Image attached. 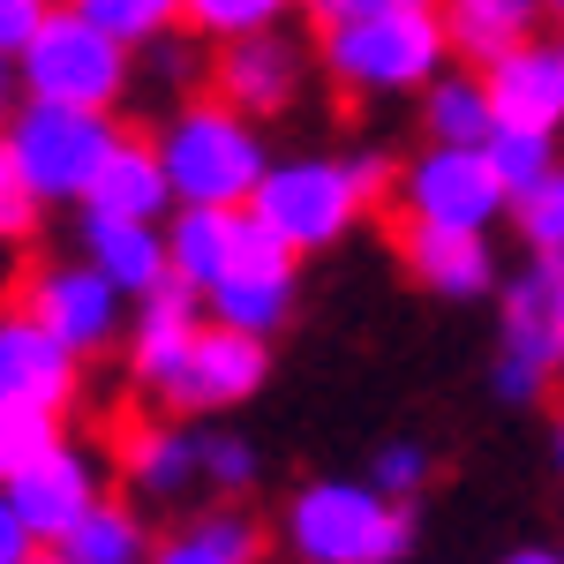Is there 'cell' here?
I'll return each mask as SVG.
<instances>
[{
	"label": "cell",
	"mask_w": 564,
	"mask_h": 564,
	"mask_svg": "<svg viewBox=\"0 0 564 564\" xmlns=\"http://www.w3.org/2000/svg\"><path fill=\"white\" fill-rule=\"evenodd\" d=\"M414 121H422V151H481L489 143V98H481V76L467 68H444L422 98H414Z\"/></svg>",
	"instance_id": "cell-23"
},
{
	"label": "cell",
	"mask_w": 564,
	"mask_h": 564,
	"mask_svg": "<svg viewBox=\"0 0 564 564\" xmlns=\"http://www.w3.org/2000/svg\"><path fill=\"white\" fill-rule=\"evenodd\" d=\"M204 332V302L188 286H159L129 308V339H121V361H129V391L143 399V414H166V399L181 384V361Z\"/></svg>",
	"instance_id": "cell-14"
},
{
	"label": "cell",
	"mask_w": 564,
	"mask_h": 564,
	"mask_svg": "<svg viewBox=\"0 0 564 564\" xmlns=\"http://www.w3.org/2000/svg\"><path fill=\"white\" fill-rule=\"evenodd\" d=\"M196 481L212 505H249L263 481V452L234 430H196Z\"/></svg>",
	"instance_id": "cell-28"
},
{
	"label": "cell",
	"mask_w": 564,
	"mask_h": 564,
	"mask_svg": "<svg viewBox=\"0 0 564 564\" xmlns=\"http://www.w3.org/2000/svg\"><path fill=\"white\" fill-rule=\"evenodd\" d=\"M15 90L23 106H68V113H106L129 98V53L106 45L90 23H76V8H45V23L31 45L15 53Z\"/></svg>",
	"instance_id": "cell-4"
},
{
	"label": "cell",
	"mask_w": 564,
	"mask_h": 564,
	"mask_svg": "<svg viewBox=\"0 0 564 564\" xmlns=\"http://www.w3.org/2000/svg\"><path fill=\"white\" fill-rule=\"evenodd\" d=\"M121 121L106 113H68V106H15L8 129H0V159L15 166V181L31 188V204L53 212V204H84L90 174L106 166Z\"/></svg>",
	"instance_id": "cell-6"
},
{
	"label": "cell",
	"mask_w": 564,
	"mask_h": 564,
	"mask_svg": "<svg viewBox=\"0 0 564 564\" xmlns=\"http://www.w3.org/2000/svg\"><path fill=\"white\" fill-rule=\"evenodd\" d=\"M159 249H166V279L204 302V286H212L218 271H226V257H234V212H166Z\"/></svg>",
	"instance_id": "cell-24"
},
{
	"label": "cell",
	"mask_w": 564,
	"mask_h": 564,
	"mask_svg": "<svg viewBox=\"0 0 564 564\" xmlns=\"http://www.w3.org/2000/svg\"><path fill=\"white\" fill-rule=\"evenodd\" d=\"M143 135H151V159L166 174L174 212H249L263 166H271L263 129L226 113L212 90L181 98L174 113H159V129H143Z\"/></svg>",
	"instance_id": "cell-2"
},
{
	"label": "cell",
	"mask_w": 564,
	"mask_h": 564,
	"mask_svg": "<svg viewBox=\"0 0 564 564\" xmlns=\"http://www.w3.org/2000/svg\"><path fill=\"white\" fill-rule=\"evenodd\" d=\"M505 218L520 226V241H527V257H534V263H557L564 257V174L542 181L534 196H520Z\"/></svg>",
	"instance_id": "cell-33"
},
{
	"label": "cell",
	"mask_w": 564,
	"mask_h": 564,
	"mask_svg": "<svg viewBox=\"0 0 564 564\" xmlns=\"http://www.w3.org/2000/svg\"><path fill=\"white\" fill-rule=\"evenodd\" d=\"M294 302H302V263L286 257L249 212H234V257H226V271L204 286L212 332H234V339L271 347V339L294 324Z\"/></svg>",
	"instance_id": "cell-8"
},
{
	"label": "cell",
	"mask_w": 564,
	"mask_h": 564,
	"mask_svg": "<svg viewBox=\"0 0 564 564\" xmlns=\"http://www.w3.org/2000/svg\"><path fill=\"white\" fill-rule=\"evenodd\" d=\"M308 68L347 98H422L452 53L430 0H324L308 15Z\"/></svg>",
	"instance_id": "cell-1"
},
{
	"label": "cell",
	"mask_w": 564,
	"mask_h": 564,
	"mask_svg": "<svg viewBox=\"0 0 564 564\" xmlns=\"http://www.w3.org/2000/svg\"><path fill=\"white\" fill-rule=\"evenodd\" d=\"M151 542H159V534H151V520L106 489L84 520L61 534V550H53V557H61V564H143V557H151Z\"/></svg>",
	"instance_id": "cell-25"
},
{
	"label": "cell",
	"mask_w": 564,
	"mask_h": 564,
	"mask_svg": "<svg viewBox=\"0 0 564 564\" xmlns=\"http://www.w3.org/2000/svg\"><path fill=\"white\" fill-rule=\"evenodd\" d=\"M31 564H61V557H53V550H39V557H31Z\"/></svg>",
	"instance_id": "cell-39"
},
{
	"label": "cell",
	"mask_w": 564,
	"mask_h": 564,
	"mask_svg": "<svg viewBox=\"0 0 564 564\" xmlns=\"http://www.w3.org/2000/svg\"><path fill=\"white\" fill-rule=\"evenodd\" d=\"M391 218L414 234H475L489 241V226L505 218V188L489 181L481 151H414L391 174Z\"/></svg>",
	"instance_id": "cell-10"
},
{
	"label": "cell",
	"mask_w": 564,
	"mask_h": 564,
	"mask_svg": "<svg viewBox=\"0 0 564 564\" xmlns=\"http://www.w3.org/2000/svg\"><path fill=\"white\" fill-rule=\"evenodd\" d=\"M76 23H90L121 53H143L151 39H166L181 23V0H76Z\"/></svg>",
	"instance_id": "cell-29"
},
{
	"label": "cell",
	"mask_w": 564,
	"mask_h": 564,
	"mask_svg": "<svg viewBox=\"0 0 564 564\" xmlns=\"http://www.w3.org/2000/svg\"><path fill=\"white\" fill-rule=\"evenodd\" d=\"M76 212L121 218V226H166L174 196H166L159 159H151V135H143V129H121V135H113V151H106V166L90 174V188H84V204H76Z\"/></svg>",
	"instance_id": "cell-18"
},
{
	"label": "cell",
	"mask_w": 564,
	"mask_h": 564,
	"mask_svg": "<svg viewBox=\"0 0 564 564\" xmlns=\"http://www.w3.org/2000/svg\"><path fill=\"white\" fill-rule=\"evenodd\" d=\"M113 475H121V505H135L143 520L151 512H181L188 497H204L196 481V422H174V414H135L121 444H113Z\"/></svg>",
	"instance_id": "cell-13"
},
{
	"label": "cell",
	"mask_w": 564,
	"mask_h": 564,
	"mask_svg": "<svg viewBox=\"0 0 564 564\" xmlns=\"http://www.w3.org/2000/svg\"><path fill=\"white\" fill-rule=\"evenodd\" d=\"M39 23H45L39 0H0V61H8V68H15V53L31 45V31H39Z\"/></svg>",
	"instance_id": "cell-35"
},
{
	"label": "cell",
	"mask_w": 564,
	"mask_h": 564,
	"mask_svg": "<svg viewBox=\"0 0 564 564\" xmlns=\"http://www.w3.org/2000/svg\"><path fill=\"white\" fill-rule=\"evenodd\" d=\"M279 534L294 564H406L414 557V512L369 497L361 481L324 475L302 481L279 512Z\"/></svg>",
	"instance_id": "cell-3"
},
{
	"label": "cell",
	"mask_w": 564,
	"mask_h": 564,
	"mask_svg": "<svg viewBox=\"0 0 564 564\" xmlns=\"http://www.w3.org/2000/svg\"><path fill=\"white\" fill-rule=\"evenodd\" d=\"M436 23H444L452 68H467V76L497 68L527 39H542V8L534 0H452V8H436Z\"/></svg>",
	"instance_id": "cell-20"
},
{
	"label": "cell",
	"mask_w": 564,
	"mask_h": 564,
	"mask_svg": "<svg viewBox=\"0 0 564 564\" xmlns=\"http://www.w3.org/2000/svg\"><path fill=\"white\" fill-rule=\"evenodd\" d=\"M436 481V452L422 444V436H391L384 452L369 459V497H384V505H399V512H414V497Z\"/></svg>",
	"instance_id": "cell-30"
},
{
	"label": "cell",
	"mask_w": 564,
	"mask_h": 564,
	"mask_svg": "<svg viewBox=\"0 0 564 564\" xmlns=\"http://www.w3.org/2000/svg\"><path fill=\"white\" fill-rule=\"evenodd\" d=\"M302 84H308V39L286 31V23H271L257 39L212 45V61H204V90L226 113H241L249 129L271 121V113H286L302 98Z\"/></svg>",
	"instance_id": "cell-11"
},
{
	"label": "cell",
	"mask_w": 564,
	"mask_h": 564,
	"mask_svg": "<svg viewBox=\"0 0 564 564\" xmlns=\"http://www.w3.org/2000/svg\"><path fill=\"white\" fill-rule=\"evenodd\" d=\"M98 497H106V459L90 452L84 436H61L39 467H23V475L0 489V505L15 512L31 550H61V534L84 520Z\"/></svg>",
	"instance_id": "cell-12"
},
{
	"label": "cell",
	"mask_w": 564,
	"mask_h": 564,
	"mask_svg": "<svg viewBox=\"0 0 564 564\" xmlns=\"http://www.w3.org/2000/svg\"><path fill=\"white\" fill-rule=\"evenodd\" d=\"M61 436H68V422H53V414H39V406H8V399H0V489L23 475V467H39Z\"/></svg>",
	"instance_id": "cell-32"
},
{
	"label": "cell",
	"mask_w": 564,
	"mask_h": 564,
	"mask_svg": "<svg viewBox=\"0 0 564 564\" xmlns=\"http://www.w3.org/2000/svg\"><path fill=\"white\" fill-rule=\"evenodd\" d=\"M76 263H90L121 302H143L166 286V249H159V226H121V218H90L76 212Z\"/></svg>",
	"instance_id": "cell-19"
},
{
	"label": "cell",
	"mask_w": 564,
	"mask_h": 564,
	"mask_svg": "<svg viewBox=\"0 0 564 564\" xmlns=\"http://www.w3.org/2000/svg\"><path fill=\"white\" fill-rule=\"evenodd\" d=\"M15 308H23V316H31L68 361H84V369H90V361H106V354H121V339H129V302H121L90 263H68V257L31 263Z\"/></svg>",
	"instance_id": "cell-9"
},
{
	"label": "cell",
	"mask_w": 564,
	"mask_h": 564,
	"mask_svg": "<svg viewBox=\"0 0 564 564\" xmlns=\"http://www.w3.org/2000/svg\"><path fill=\"white\" fill-rule=\"evenodd\" d=\"M399 263L414 271V286H430L444 302H475V294L497 286V257L475 234H414V226H399Z\"/></svg>",
	"instance_id": "cell-21"
},
{
	"label": "cell",
	"mask_w": 564,
	"mask_h": 564,
	"mask_svg": "<svg viewBox=\"0 0 564 564\" xmlns=\"http://www.w3.org/2000/svg\"><path fill=\"white\" fill-rule=\"evenodd\" d=\"M361 212H369V196H361L347 159H271L257 196H249V218L294 263L332 249V241H347Z\"/></svg>",
	"instance_id": "cell-5"
},
{
	"label": "cell",
	"mask_w": 564,
	"mask_h": 564,
	"mask_svg": "<svg viewBox=\"0 0 564 564\" xmlns=\"http://www.w3.org/2000/svg\"><path fill=\"white\" fill-rule=\"evenodd\" d=\"M15 106H23V90H15V68L0 61V129H8V113H15Z\"/></svg>",
	"instance_id": "cell-37"
},
{
	"label": "cell",
	"mask_w": 564,
	"mask_h": 564,
	"mask_svg": "<svg viewBox=\"0 0 564 564\" xmlns=\"http://www.w3.org/2000/svg\"><path fill=\"white\" fill-rule=\"evenodd\" d=\"M271 377V347L257 339H234V332H196V347L181 361V384L166 399V414L174 422H196V414H234V406H249Z\"/></svg>",
	"instance_id": "cell-15"
},
{
	"label": "cell",
	"mask_w": 564,
	"mask_h": 564,
	"mask_svg": "<svg viewBox=\"0 0 564 564\" xmlns=\"http://www.w3.org/2000/svg\"><path fill=\"white\" fill-rule=\"evenodd\" d=\"M0 399L39 406L53 422H68L76 399H84V361H68L15 302H0Z\"/></svg>",
	"instance_id": "cell-16"
},
{
	"label": "cell",
	"mask_w": 564,
	"mask_h": 564,
	"mask_svg": "<svg viewBox=\"0 0 564 564\" xmlns=\"http://www.w3.org/2000/svg\"><path fill=\"white\" fill-rule=\"evenodd\" d=\"M39 226H45V212L31 204V188L15 181V166L0 159V249H31Z\"/></svg>",
	"instance_id": "cell-34"
},
{
	"label": "cell",
	"mask_w": 564,
	"mask_h": 564,
	"mask_svg": "<svg viewBox=\"0 0 564 564\" xmlns=\"http://www.w3.org/2000/svg\"><path fill=\"white\" fill-rule=\"evenodd\" d=\"M564 361V263H534L505 279V332L489 354V391L505 406H534L550 399Z\"/></svg>",
	"instance_id": "cell-7"
},
{
	"label": "cell",
	"mask_w": 564,
	"mask_h": 564,
	"mask_svg": "<svg viewBox=\"0 0 564 564\" xmlns=\"http://www.w3.org/2000/svg\"><path fill=\"white\" fill-rule=\"evenodd\" d=\"M481 166H489V181L505 188V212L520 204V196H534L542 181H557V135H527V129H489V143H481Z\"/></svg>",
	"instance_id": "cell-27"
},
{
	"label": "cell",
	"mask_w": 564,
	"mask_h": 564,
	"mask_svg": "<svg viewBox=\"0 0 564 564\" xmlns=\"http://www.w3.org/2000/svg\"><path fill=\"white\" fill-rule=\"evenodd\" d=\"M31 557H39V550L23 542V527H15V512L0 505V564H31Z\"/></svg>",
	"instance_id": "cell-36"
},
{
	"label": "cell",
	"mask_w": 564,
	"mask_h": 564,
	"mask_svg": "<svg viewBox=\"0 0 564 564\" xmlns=\"http://www.w3.org/2000/svg\"><path fill=\"white\" fill-rule=\"evenodd\" d=\"M263 557V520L257 505H204L196 520L151 542L143 564H257Z\"/></svg>",
	"instance_id": "cell-22"
},
{
	"label": "cell",
	"mask_w": 564,
	"mask_h": 564,
	"mask_svg": "<svg viewBox=\"0 0 564 564\" xmlns=\"http://www.w3.org/2000/svg\"><path fill=\"white\" fill-rule=\"evenodd\" d=\"M271 23H286V8L279 0H188L181 8V31L204 45H234V39H257Z\"/></svg>",
	"instance_id": "cell-31"
},
{
	"label": "cell",
	"mask_w": 564,
	"mask_h": 564,
	"mask_svg": "<svg viewBox=\"0 0 564 564\" xmlns=\"http://www.w3.org/2000/svg\"><path fill=\"white\" fill-rule=\"evenodd\" d=\"M481 98H489V121H497V129L557 135V121H564V45L527 39L520 53H505L497 68H481Z\"/></svg>",
	"instance_id": "cell-17"
},
{
	"label": "cell",
	"mask_w": 564,
	"mask_h": 564,
	"mask_svg": "<svg viewBox=\"0 0 564 564\" xmlns=\"http://www.w3.org/2000/svg\"><path fill=\"white\" fill-rule=\"evenodd\" d=\"M204 61H212V45L188 39V31H166V39H151L143 53H129V98H159L166 113H174L181 98H196L204 90Z\"/></svg>",
	"instance_id": "cell-26"
},
{
	"label": "cell",
	"mask_w": 564,
	"mask_h": 564,
	"mask_svg": "<svg viewBox=\"0 0 564 564\" xmlns=\"http://www.w3.org/2000/svg\"><path fill=\"white\" fill-rule=\"evenodd\" d=\"M505 564H564V557H557V550H512Z\"/></svg>",
	"instance_id": "cell-38"
}]
</instances>
